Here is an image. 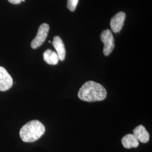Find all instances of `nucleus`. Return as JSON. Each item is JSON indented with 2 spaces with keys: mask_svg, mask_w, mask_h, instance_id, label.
I'll return each instance as SVG.
<instances>
[{
  "mask_svg": "<svg viewBox=\"0 0 152 152\" xmlns=\"http://www.w3.org/2000/svg\"><path fill=\"white\" fill-rule=\"evenodd\" d=\"M44 59L45 62L50 65H56L59 61L57 53L50 49H48L44 52Z\"/></svg>",
  "mask_w": 152,
  "mask_h": 152,
  "instance_id": "obj_10",
  "label": "nucleus"
},
{
  "mask_svg": "<svg viewBox=\"0 0 152 152\" xmlns=\"http://www.w3.org/2000/svg\"><path fill=\"white\" fill-rule=\"evenodd\" d=\"M49 24L43 23L38 28V32L36 37L33 39L31 46L33 49H36L41 46L47 38L49 33Z\"/></svg>",
  "mask_w": 152,
  "mask_h": 152,
  "instance_id": "obj_4",
  "label": "nucleus"
},
{
  "mask_svg": "<svg viewBox=\"0 0 152 152\" xmlns=\"http://www.w3.org/2000/svg\"><path fill=\"white\" fill-rule=\"evenodd\" d=\"M79 0H68L67 1V8L72 11L73 12L76 10L77 4Z\"/></svg>",
  "mask_w": 152,
  "mask_h": 152,
  "instance_id": "obj_11",
  "label": "nucleus"
},
{
  "mask_svg": "<svg viewBox=\"0 0 152 152\" xmlns=\"http://www.w3.org/2000/svg\"><path fill=\"white\" fill-rule=\"evenodd\" d=\"M121 142L123 146L126 149L137 148L139 144V141L133 134H127L124 136Z\"/></svg>",
  "mask_w": 152,
  "mask_h": 152,
  "instance_id": "obj_9",
  "label": "nucleus"
},
{
  "mask_svg": "<svg viewBox=\"0 0 152 152\" xmlns=\"http://www.w3.org/2000/svg\"><path fill=\"white\" fill-rule=\"evenodd\" d=\"M9 2H10L11 4H14V5H17V4H19L20 2H22L23 0H7Z\"/></svg>",
  "mask_w": 152,
  "mask_h": 152,
  "instance_id": "obj_12",
  "label": "nucleus"
},
{
  "mask_svg": "<svg viewBox=\"0 0 152 152\" xmlns=\"http://www.w3.org/2000/svg\"><path fill=\"white\" fill-rule=\"evenodd\" d=\"M45 132V127L38 120H33L24 125L20 130V136L24 142L37 140Z\"/></svg>",
  "mask_w": 152,
  "mask_h": 152,
  "instance_id": "obj_2",
  "label": "nucleus"
},
{
  "mask_svg": "<svg viewBox=\"0 0 152 152\" xmlns=\"http://www.w3.org/2000/svg\"><path fill=\"white\" fill-rule=\"evenodd\" d=\"M52 44L56 51V53L59 56V60L64 61L65 58L66 51L64 44L61 38L59 36H55L52 42Z\"/></svg>",
  "mask_w": 152,
  "mask_h": 152,
  "instance_id": "obj_7",
  "label": "nucleus"
},
{
  "mask_svg": "<svg viewBox=\"0 0 152 152\" xmlns=\"http://www.w3.org/2000/svg\"><path fill=\"white\" fill-rule=\"evenodd\" d=\"M126 18L124 12H119L116 14L110 20V27L112 31L114 33H118L122 29L124 26Z\"/></svg>",
  "mask_w": 152,
  "mask_h": 152,
  "instance_id": "obj_6",
  "label": "nucleus"
},
{
  "mask_svg": "<svg viewBox=\"0 0 152 152\" xmlns=\"http://www.w3.org/2000/svg\"><path fill=\"white\" fill-rule=\"evenodd\" d=\"M13 80L5 69L0 66V91H5L11 88Z\"/></svg>",
  "mask_w": 152,
  "mask_h": 152,
  "instance_id": "obj_5",
  "label": "nucleus"
},
{
  "mask_svg": "<svg viewBox=\"0 0 152 152\" xmlns=\"http://www.w3.org/2000/svg\"><path fill=\"white\" fill-rule=\"evenodd\" d=\"M100 38L104 44L103 53L105 56H108L114 49V39L110 30L103 31L100 35Z\"/></svg>",
  "mask_w": 152,
  "mask_h": 152,
  "instance_id": "obj_3",
  "label": "nucleus"
},
{
  "mask_svg": "<svg viewBox=\"0 0 152 152\" xmlns=\"http://www.w3.org/2000/svg\"><path fill=\"white\" fill-rule=\"evenodd\" d=\"M133 135L138 141L142 143H147L149 140V134L142 125H139L134 129Z\"/></svg>",
  "mask_w": 152,
  "mask_h": 152,
  "instance_id": "obj_8",
  "label": "nucleus"
},
{
  "mask_svg": "<svg viewBox=\"0 0 152 152\" xmlns=\"http://www.w3.org/2000/svg\"><path fill=\"white\" fill-rule=\"evenodd\" d=\"M107 95L105 88L100 83L89 81L85 82L78 93V96L81 100L87 102L102 101Z\"/></svg>",
  "mask_w": 152,
  "mask_h": 152,
  "instance_id": "obj_1",
  "label": "nucleus"
}]
</instances>
